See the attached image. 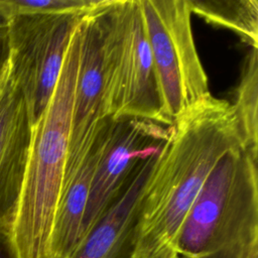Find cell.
I'll list each match as a JSON object with an SVG mask.
<instances>
[{
    "label": "cell",
    "instance_id": "14",
    "mask_svg": "<svg viewBox=\"0 0 258 258\" xmlns=\"http://www.w3.org/2000/svg\"><path fill=\"white\" fill-rule=\"evenodd\" d=\"M9 14H89L110 0H0Z\"/></svg>",
    "mask_w": 258,
    "mask_h": 258
},
{
    "label": "cell",
    "instance_id": "9",
    "mask_svg": "<svg viewBox=\"0 0 258 258\" xmlns=\"http://www.w3.org/2000/svg\"><path fill=\"white\" fill-rule=\"evenodd\" d=\"M32 127L8 66L0 81V232L11 235L28 159Z\"/></svg>",
    "mask_w": 258,
    "mask_h": 258
},
{
    "label": "cell",
    "instance_id": "17",
    "mask_svg": "<svg viewBox=\"0 0 258 258\" xmlns=\"http://www.w3.org/2000/svg\"><path fill=\"white\" fill-rule=\"evenodd\" d=\"M230 258H258V238L246 243L236 254Z\"/></svg>",
    "mask_w": 258,
    "mask_h": 258
},
{
    "label": "cell",
    "instance_id": "18",
    "mask_svg": "<svg viewBox=\"0 0 258 258\" xmlns=\"http://www.w3.org/2000/svg\"><path fill=\"white\" fill-rule=\"evenodd\" d=\"M173 258H184V257H182V256H179V255H176L175 257H173Z\"/></svg>",
    "mask_w": 258,
    "mask_h": 258
},
{
    "label": "cell",
    "instance_id": "13",
    "mask_svg": "<svg viewBox=\"0 0 258 258\" xmlns=\"http://www.w3.org/2000/svg\"><path fill=\"white\" fill-rule=\"evenodd\" d=\"M232 109L244 149L258 160V51L248 53Z\"/></svg>",
    "mask_w": 258,
    "mask_h": 258
},
{
    "label": "cell",
    "instance_id": "16",
    "mask_svg": "<svg viewBox=\"0 0 258 258\" xmlns=\"http://www.w3.org/2000/svg\"><path fill=\"white\" fill-rule=\"evenodd\" d=\"M0 258H18L9 233L0 232Z\"/></svg>",
    "mask_w": 258,
    "mask_h": 258
},
{
    "label": "cell",
    "instance_id": "10",
    "mask_svg": "<svg viewBox=\"0 0 258 258\" xmlns=\"http://www.w3.org/2000/svg\"><path fill=\"white\" fill-rule=\"evenodd\" d=\"M158 150L143 157L121 194L70 258H133V235L144 182Z\"/></svg>",
    "mask_w": 258,
    "mask_h": 258
},
{
    "label": "cell",
    "instance_id": "1",
    "mask_svg": "<svg viewBox=\"0 0 258 258\" xmlns=\"http://www.w3.org/2000/svg\"><path fill=\"white\" fill-rule=\"evenodd\" d=\"M243 148L231 103L208 93L169 126L142 187L133 258H173L181 226L208 176Z\"/></svg>",
    "mask_w": 258,
    "mask_h": 258
},
{
    "label": "cell",
    "instance_id": "5",
    "mask_svg": "<svg viewBox=\"0 0 258 258\" xmlns=\"http://www.w3.org/2000/svg\"><path fill=\"white\" fill-rule=\"evenodd\" d=\"M150 47L161 114L172 124L210 93L191 31L188 0H139Z\"/></svg>",
    "mask_w": 258,
    "mask_h": 258
},
{
    "label": "cell",
    "instance_id": "2",
    "mask_svg": "<svg viewBox=\"0 0 258 258\" xmlns=\"http://www.w3.org/2000/svg\"><path fill=\"white\" fill-rule=\"evenodd\" d=\"M79 54L80 25L71 39L52 97L32 126L23 187L11 231L18 258H48L68 157Z\"/></svg>",
    "mask_w": 258,
    "mask_h": 258
},
{
    "label": "cell",
    "instance_id": "12",
    "mask_svg": "<svg viewBox=\"0 0 258 258\" xmlns=\"http://www.w3.org/2000/svg\"><path fill=\"white\" fill-rule=\"evenodd\" d=\"M191 13L207 22L236 32L252 48L258 49L257 0H188Z\"/></svg>",
    "mask_w": 258,
    "mask_h": 258
},
{
    "label": "cell",
    "instance_id": "6",
    "mask_svg": "<svg viewBox=\"0 0 258 258\" xmlns=\"http://www.w3.org/2000/svg\"><path fill=\"white\" fill-rule=\"evenodd\" d=\"M86 15H10L8 69L23 95L31 127L52 97L71 39Z\"/></svg>",
    "mask_w": 258,
    "mask_h": 258
},
{
    "label": "cell",
    "instance_id": "3",
    "mask_svg": "<svg viewBox=\"0 0 258 258\" xmlns=\"http://www.w3.org/2000/svg\"><path fill=\"white\" fill-rule=\"evenodd\" d=\"M257 161L243 148L219 160L181 226L177 255L227 258L258 238Z\"/></svg>",
    "mask_w": 258,
    "mask_h": 258
},
{
    "label": "cell",
    "instance_id": "15",
    "mask_svg": "<svg viewBox=\"0 0 258 258\" xmlns=\"http://www.w3.org/2000/svg\"><path fill=\"white\" fill-rule=\"evenodd\" d=\"M9 20L10 14L0 2V75L9 61Z\"/></svg>",
    "mask_w": 258,
    "mask_h": 258
},
{
    "label": "cell",
    "instance_id": "19",
    "mask_svg": "<svg viewBox=\"0 0 258 258\" xmlns=\"http://www.w3.org/2000/svg\"><path fill=\"white\" fill-rule=\"evenodd\" d=\"M6 70V69H5ZM3 75V74H2ZM2 75H0V81H1V78H2Z\"/></svg>",
    "mask_w": 258,
    "mask_h": 258
},
{
    "label": "cell",
    "instance_id": "11",
    "mask_svg": "<svg viewBox=\"0 0 258 258\" xmlns=\"http://www.w3.org/2000/svg\"><path fill=\"white\" fill-rule=\"evenodd\" d=\"M104 130L70 183L60 192L49 240L48 258H70L82 242L83 220Z\"/></svg>",
    "mask_w": 258,
    "mask_h": 258
},
{
    "label": "cell",
    "instance_id": "7",
    "mask_svg": "<svg viewBox=\"0 0 258 258\" xmlns=\"http://www.w3.org/2000/svg\"><path fill=\"white\" fill-rule=\"evenodd\" d=\"M168 132L169 128L147 120H109L91 181L82 241L117 200L138 162L156 151Z\"/></svg>",
    "mask_w": 258,
    "mask_h": 258
},
{
    "label": "cell",
    "instance_id": "8",
    "mask_svg": "<svg viewBox=\"0 0 258 258\" xmlns=\"http://www.w3.org/2000/svg\"><path fill=\"white\" fill-rule=\"evenodd\" d=\"M105 6L87 14L80 23L79 66L62 188L70 183L110 120L105 108L101 51V10Z\"/></svg>",
    "mask_w": 258,
    "mask_h": 258
},
{
    "label": "cell",
    "instance_id": "4",
    "mask_svg": "<svg viewBox=\"0 0 258 258\" xmlns=\"http://www.w3.org/2000/svg\"><path fill=\"white\" fill-rule=\"evenodd\" d=\"M105 108L110 120L134 118L170 126L161 114L139 0H111L101 10Z\"/></svg>",
    "mask_w": 258,
    "mask_h": 258
}]
</instances>
